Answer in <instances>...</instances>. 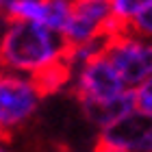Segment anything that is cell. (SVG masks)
<instances>
[{
	"instance_id": "3",
	"label": "cell",
	"mask_w": 152,
	"mask_h": 152,
	"mask_svg": "<svg viewBox=\"0 0 152 152\" xmlns=\"http://www.w3.org/2000/svg\"><path fill=\"white\" fill-rule=\"evenodd\" d=\"M67 87L72 89L74 98L78 100L83 113L117 100L128 89L104 54L72 70Z\"/></svg>"
},
{
	"instance_id": "14",
	"label": "cell",
	"mask_w": 152,
	"mask_h": 152,
	"mask_svg": "<svg viewBox=\"0 0 152 152\" xmlns=\"http://www.w3.org/2000/svg\"><path fill=\"white\" fill-rule=\"evenodd\" d=\"M94 152H124V150H117V148H111V146H100V143H96Z\"/></svg>"
},
{
	"instance_id": "2",
	"label": "cell",
	"mask_w": 152,
	"mask_h": 152,
	"mask_svg": "<svg viewBox=\"0 0 152 152\" xmlns=\"http://www.w3.org/2000/svg\"><path fill=\"white\" fill-rule=\"evenodd\" d=\"M44 98L35 78L0 70V133L11 135L31 124Z\"/></svg>"
},
{
	"instance_id": "9",
	"label": "cell",
	"mask_w": 152,
	"mask_h": 152,
	"mask_svg": "<svg viewBox=\"0 0 152 152\" xmlns=\"http://www.w3.org/2000/svg\"><path fill=\"white\" fill-rule=\"evenodd\" d=\"M35 83L39 85V89H41L44 96L57 94V91H61V89H65L67 85H70V67H67L65 63L48 67L46 72H41L39 76H35Z\"/></svg>"
},
{
	"instance_id": "11",
	"label": "cell",
	"mask_w": 152,
	"mask_h": 152,
	"mask_svg": "<svg viewBox=\"0 0 152 152\" xmlns=\"http://www.w3.org/2000/svg\"><path fill=\"white\" fill-rule=\"evenodd\" d=\"M133 96H135V107L139 111L152 113V76L133 89Z\"/></svg>"
},
{
	"instance_id": "12",
	"label": "cell",
	"mask_w": 152,
	"mask_h": 152,
	"mask_svg": "<svg viewBox=\"0 0 152 152\" xmlns=\"http://www.w3.org/2000/svg\"><path fill=\"white\" fill-rule=\"evenodd\" d=\"M128 28L133 33H137V35H141V37L152 39V4L146 7V9H143L139 15L128 24Z\"/></svg>"
},
{
	"instance_id": "10",
	"label": "cell",
	"mask_w": 152,
	"mask_h": 152,
	"mask_svg": "<svg viewBox=\"0 0 152 152\" xmlns=\"http://www.w3.org/2000/svg\"><path fill=\"white\" fill-rule=\"evenodd\" d=\"M111 4V15L122 28H128V24L139 15V13L152 4V0H109Z\"/></svg>"
},
{
	"instance_id": "4",
	"label": "cell",
	"mask_w": 152,
	"mask_h": 152,
	"mask_svg": "<svg viewBox=\"0 0 152 152\" xmlns=\"http://www.w3.org/2000/svg\"><path fill=\"white\" fill-rule=\"evenodd\" d=\"M104 57L128 89H135L152 76V39L137 35L130 28L107 37Z\"/></svg>"
},
{
	"instance_id": "16",
	"label": "cell",
	"mask_w": 152,
	"mask_h": 152,
	"mask_svg": "<svg viewBox=\"0 0 152 152\" xmlns=\"http://www.w3.org/2000/svg\"><path fill=\"white\" fill-rule=\"evenodd\" d=\"M0 139H7V135H2V133H0Z\"/></svg>"
},
{
	"instance_id": "13",
	"label": "cell",
	"mask_w": 152,
	"mask_h": 152,
	"mask_svg": "<svg viewBox=\"0 0 152 152\" xmlns=\"http://www.w3.org/2000/svg\"><path fill=\"white\" fill-rule=\"evenodd\" d=\"M18 2H22V0H0V15H7V11L11 9L13 4H18Z\"/></svg>"
},
{
	"instance_id": "5",
	"label": "cell",
	"mask_w": 152,
	"mask_h": 152,
	"mask_svg": "<svg viewBox=\"0 0 152 152\" xmlns=\"http://www.w3.org/2000/svg\"><path fill=\"white\" fill-rule=\"evenodd\" d=\"M120 31L122 26L113 20L109 0H72V15L61 37L67 46H76L89 39L111 37Z\"/></svg>"
},
{
	"instance_id": "6",
	"label": "cell",
	"mask_w": 152,
	"mask_h": 152,
	"mask_svg": "<svg viewBox=\"0 0 152 152\" xmlns=\"http://www.w3.org/2000/svg\"><path fill=\"white\" fill-rule=\"evenodd\" d=\"M96 143L124 152H152V113L133 109L98 130Z\"/></svg>"
},
{
	"instance_id": "7",
	"label": "cell",
	"mask_w": 152,
	"mask_h": 152,
	"mask_svg": "<svg viewBox=\"0 0 152 152\" xmlns=\"http://www.w3.org/2000/svg\"><path fill=\"white\" fill-rule=\"evenodd\" d=\"M72 15V0H41V20L39 24L48 26L54 33H63Z\"/></svg>"
},
{
	"instance_id": "1",
	"label": "cell",
	"mask_w": 152,
	"mask_h": 152,
	"mask_svg": "<svg viewBox=\"0 0 152 152\" xmlns=\"http://www.w3.org/2000/svg\"><path fill=\"white\" fill-rule=\"evenodd\" d=\"M67 44L61 33L39 22L4 20L0 33V70L35 78L48 67L63 63Z\"/></svg>"
},
{
	"instance_id": "8",
	"label": "cell",
	"mask_w": 152,
	"mask_h": 152,
	"mask_svg": "<svg viewBox=\"0 0 152 152\" xmlns=\"http://www.w3.org/2000/svg\"><path fill=\"white\" fill-rule=\"evenodd\" d=\"M104 48H107V37H98V39H89V41H85V44L67 46L63 63L70 67V72H72V70H76V67L85 65L87 61L104 54Z\"/></svg>"
},
{
	"instance_id": "15",
	"label": "cell",
	"mask_w": 152,
	"mask_h": 152,
	"mask_svg": "<svg viewBox=\"0 0 152 152\" xmlns=\"http://www.w3.org/2000/svg\"><path fill=\"white\" fill-rule=\"evenodd\" d=\"M0 152H15V150L9 146V141H7V139H0Z\"/></svg>"
}]
</instances>
